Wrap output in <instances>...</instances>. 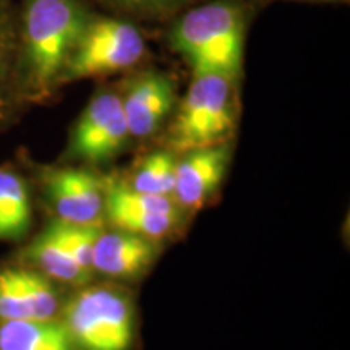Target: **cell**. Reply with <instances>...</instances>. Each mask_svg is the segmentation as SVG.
<instances>
[{"label": "cell", "mask_w": 350, "mask_h": 350, "mask_svg": "<svg viewBox=\"0 0 350 350\" xmlns=\"http://www.w3.org/2000/svg\"><path fill=\"white\" fill-rule=\"evenodd\" d=\"M90 12L81 0H20L16 80L23 104H42L60 86L65 64Z\"/></svg>", "instance_id": "6da1fadb"}, {"label": "cell", "mask_w": 350, "mask_h": 350, "mask_svg": "<svg viewBox=\"0 0 350 350\" xmlns=\"http://www.w3.org/2000/svg\"><path fill=\"white\" fill-rule=\"evenodd\" d=\"M170 44L195 75L219 73L235 80L243 62V10L232 0L191 8L174 25Z\"/></svg>", "instance_id": "7a4b0ae2"}, {"label": "cell", "mask_w": 350, "mask_h": 350, "mask_svg": "<svg viewBox=\"0 0 350 350\" xmlns=\"http://www.w3.org/2000/svg\"><path fill=\"white\" fill-rule=\"evenodd\" d=\"M230 78L195 75L169 129V146L177 152L216 146L234 129L235 107Z\"/></svg>", "instance_id": "3957f363"}, {"label": "cell", "mask_w": 350, "mask_h": 350, "mask_svg": "<svg viewBox=\"0 0 350 350\" xmlns=\"http://www.w3.org/2000/svg\"><path fill=\"white\" fill-rule=\"evenodd\" d=\"M60 313L78 350L133 349V306L120 292L106 287L83 288L67 300Z\"/></svg>", "instance_id": "277c9868"}, {"label": "cell", "mask_w": 350, "mask_h": 350, "mask_svg": "<svg viewBox=\"0 0 350 350\" xmlns=\"http://www.w3.org/2000/svg\"><path fill=\"white\" fill-rule=\"evenodd\" d=\"M143 55L144 39L137 26L90 13L65 64L60 86L130 68Z\"/></svg>", "instance_id": "5b68a950"}, {"label": "cell", "mask_w": 350, "mask_h": 350, "mask_svg": "<svg viewBox=\"0 0 350 350\" xmlns=\"http://www.w3.org/2000/svg\"><path fill=\"white\" fill-rule=\"evenodd\" d=\"M129 138L122 98L112 91H100L73 125L67 157L90 164L106 163L124 150Z\"/></svg>", "instance_id": "8992f818"}, {"label": "cell", "mask_w": 350, "mask_h": 350, "mask_svg": "<svg viewBox=\"0 0 350 350\" xmlns=\"http://www.w3.org/2000/svg\"><path fill=\"white\" fill-rule=\"evenodd\" d=\"M39 185L54 219L68 224H98L104 213L106 185L90 170L59 165L41 167Z\"/></svg>", "instance_id": "52a82bcc"}, {"label": "cell", "mask_w": 350, "mask_h": 350, "mask_svg": "<svg viewBox=\"0 0 350 350\" xmlns=\"http://www.w3.org/2000/svg\"><path fill=\"white\" fill-rule=\"evenodd\" d=\"M62 310L55 282L28 265L0 268V321L54 319Z\"/></svg>", "instance_id": "ba28073f"}, {"label": "cell", "mask_w": 350, "mask_h": 350, "mask_svg": "<svg viewBox=\"0 0 350 350\" xmlns=\"http://www.w3.org/2000/svg\"><path fill=\"white\" fill-rule=\"evenodd\" d=\"M130 137L146 138L159 129L174 107V85L163 73L135 78L122 98Z\"/></svg>", "instance_id": "9c48e42d"}, {"label": "cell", "mask_w": 350, "mask_h": 350, "mask_svg": "<svg viewBox=\"0 0 350 350\" xmlns=\"http://www.w3.org/2000/svg\"><path fill=\"white\" fill-rule=\"evenodd\" d=\"M229 151L224 144L188 151L177 163L174 195L187 209L203 206L224 178Z\"/></svg>", "instance_id": "30bf717a"}, {"label": "cell", "mask_w": 350, "mask_h": 350, "mask_svg": "<svg viewBox=\"0 0 350 350\" xmlns=\"http://www.w3.org/2000/svg\"><path fill=\"white\" fill-rule=\"evenodd\" d=\"M156 253L151 239L120 229L100 232L94 243L93 271L119 279L137 278L150 268Z\"/></svg>", "instance_id": "8fae6325"}, {"label": "cell", "mask_w": 350, "mask_h": 350, "mask_svg": "<svg viewBox=\"0 0 350 350\" xmlns=\"http://www.w3.org/2000/svg\"><path fill=\"white\" fill-rule=\"evenodd\" d=\"M16 3L0 0V130L15 120L25 106L16 80Z\"/></svg>", "instance_id": "7c38bea8"}, {"label": "cell", "mask_w": 350, "mask_h": 350, "mask_svg": "<svg viewBox=\"0 0 350 350\" xmlns=\"http://www.w3.org/2000/svg\"><path fill=\"white\" fill-rule=\"evenodd\" d=\"M25 265L31 266L51 281L68 286H81L90 279V274H86L70 255L52 221L26 247Z\"/></svg>", "instance_id": "4fadbf2b"}, {"label": "cell", "mask_w": 350, "mask_h": 350, "mask_svg": "<svg viewBox=\"0 0 350 350\" xmlns=\"http://www.w3.org/2000/svg\"><path fill=\"white\" fill-rule=\"evenodd\" d=\"M33 224L31 188L12 165H0V242H20Z\"/></svg>", "instance_id": "5bb4252c"}, {"label": "cell", "mask_w": 350, "mask_h": 350, "mask_svg": "<svg viewBox=\"0 0 350 350\" xmlns=\"http://www.w3.org/2000/svg\"><path fill=\"white\" fill-rule=\"evenodd\" d=\"M0 350H78L62 319L0 321Z\"/></svg>", "instance_id": "9a60e30c"}, {"label": "cell", "mask_w": 350, "mask_h": 350, "mask_svg": "<svg viewBox=\"0 0 350 350\" xmlns=\"http://www.w3.org/2000/svg\"><path fill=\"white\" fill-rule=\"evenodd\" d=\"M175 170L177 161L170 152H154L143 161L129 187L139 193L170 198L175 188Z\"/></svg>", "instance_id": "2e32d148"}, {"label": "cell", "mask_w": 350, "mask_h": 350, "mask_svg": "<svg viewBox=\"0 0 350 350\" xmlns=\"http://www.w3.org/2000/svg\"><path fill=\"white\" fill-rule=\"evenodd\" d=\"M104 211L117 229L151 240L170 234L178 224V214H152L117 206H104Z\"/></svg>", "instance_id": "e0dca14e"}, {"label": "cell", "mask_w": 350, "mask_h": 350, "mask_svg": "<svg viewBox=\"0 0 350 350\" xmlns=\"http://www.w3.org/2000/svg\"><path fill=\"white\" fill-rule=\"evenodd\" d=\"M54 222L57 234L62 239V242L77 265L85 271L86 274H93V252L94 243L98 240L100 229L98 224H68V222L57 221L52 219Z\"/></svg>", "instance_id": "ac0fdd59"}, {"label": "cell", "mask_w": 350, "mask_h": 350, "mask_svg": "<svg viewBox=\"0 0 350 350\" xmlns=\"http://www.w3.org/2000/svg\"><path fill=\"white\" fill-rule=\"evenodd\" d=\"M107 2L119 8H125V10L154 15V13L178 10L193 0H107Z\"/></svg>", "instance_id": "d6986e66"}]
</instances>
